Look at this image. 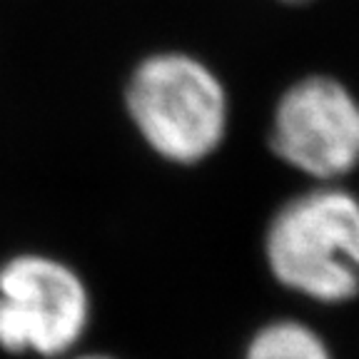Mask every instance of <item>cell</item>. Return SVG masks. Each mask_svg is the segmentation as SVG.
<instances>
[{
	"instance_id": "1",
	"label": "cell",
	"mask_w": 359,
	"mask_h": 359,
	"mask_svg": "<svg viewBox=\"0 0 359 359\" xmlns=\"http://www.w3.org/2000/svg\"><path fill=\"white\" fill-rule=\"evenodd\" d=\"M123 107L142 145L175 168L208 163L227 137L224 83L208 60L185 50H157L135 62Z\"/></svg>"
},
{
	"instance_id": "2",
	"label": "cell",
	"mask_w": 359,
	"mask_h": 359,
	"mask_svg": "<svg viewBox=\"0 0 359 359\" xmlns=\"http://www.w3.org/2000/svg\"><path fill=\"white\" fill-rule=\"evenodd\" d=\"M264 252L280 285L347 302L359 292V200L334 187L294 197L269 224Z\"/></svg>"
},
{
	"instance_id": "3",
	"label": "cell",
	"mask_w": 359,
	"mask_h": 359,
	"mask_svg": "<svg viewBox=\"0 0 359 359\" xmlns=\"http://www.w3.org/2000/svg\"><path fill=\"white\" fill-rule=\"evenodd\" d=\"M90 294L83 277L50 255L22 252L0 264V349L65 359L83 342Z\"/></svg>"
},
{
	"instance_id": "4",
	"label": "cell",
	"mask_w": 359,
	"mask_h": 359,
	"mask_svg": "<svg viewBox=\"0 0 359 359\" xmlns=\"http://www.w3.org/2000/svg\"><path fill=\"white\" fill-rule=\"evenodd\" d=\"M269 145L309 177H342L359 165V102L332 78L299 80L277 102Z\"/></svg>"
},
{
	"instance_id": "5",
	"label": "cell",
	"mask_w": 359,
	"mask_h": 359,
	"mask_svg": "<svg viewBox=\"0 0 359 359\" xmlns=\"http://www.w3.org/2000/svg\"><path fill=\"white\" fill-rule=\"evenodd\" d=\"M242 359H332L322 337L299 322H272L250 339Z\"/></svg>"
},
{
	"instance_id": "6",
	"label": "cell",
	"mask_w": 359,
	"mask_h": 359,
	"mask_svg": "<svg viewBox=\"0 0 359 359\" xmlns=\"http://www.w3.org/2000/svg\"><path fill=\"white\" fill-rule=\"evenodd\" d=\"M65 359H115V357H110V354H100V352H75Z\"/></svg>"
},
{
	"instance_id": "7",
	"label": "cell",
	"mask_w": 359,
	"mask_h": 359,
	"mask_svg": "<svg viewBox=\"0 0 359 359\" xmlns=\"http://www.w3.org/2000/svg\"><path fill=\"white\" fill-rule=\"evenodd\" d=\"M285 3H304V0H285Z\"/></svg>"
}]
</instances>
